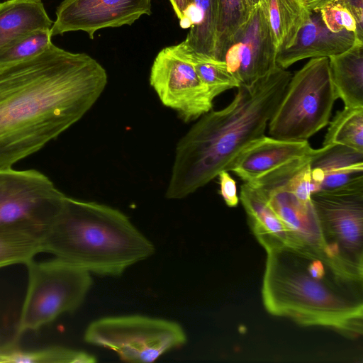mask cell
Here are the masks:
<instances>
[{
  "label": "cell",
  "instance_id": "1",
  "mask_svg": "<svg viewBox=\"0 0 363 363\" xmlns=\"http://www.w3.org/2000/svg\"><path fill=\"white\" fill-rule=\"evenodd\" d=\"M105 69L90 55L53 43L0 69V169H9L77 122L105 87Z\"/></svg>",
  "mask_w": 363,
  "mask_h": 363
},
{
  "label": "cell",
  "instance_id": "2",
  "mask_svg": "<svg viewBox=\"0 0 363 363\" xmlns=\"http://www.w3.org/2000/svg\"><path fill=\"white\" fill-rule=\"evenodd\" d=\"M291 76L277 65L252 84H240L225 108L202 115L177 145L166 197L185 198L230 171L240 152L265 135Z\"/></svg>",
  "mask_w": 363,
  "mask_h": 363
},
{
  "label": "cell",
  "instance_id": "3",
  "mask_svg": "<svg viewBox=\"0 0 363 363\" xmlns=\"http://www.w3.org/2000/svg\"><path fill=\"white\" fill-rule=\"evenodd\" d=\"M262 296L268 313L305 326H323L357 338L363 332L362 281L341 274L302 248H264Z\"/></svg>",
  "mask_w": 363,
  "mask_h": 363
},
{
  "label": "cell",
  "instance_id": "4",
  "mask_svg": "<svg viewBox=\"0 0 363 363\" xmlns=\"http://www.w3.org/2000/svg\"><path fill=\"white\" fill-rule=\"evenodd\" d=\"M43 252L89 272L118 276L150 257L155 247L120 211L65 196L43 233Z\"/></svg>",
  "mask_w": 363,
  "mask_h": 363
},
{
  "label": "cell",
  "instance_id": "5",
  "mask_svg": "<svg viewBox=\"0 0 363 363\" xmlns=\"http://www.w3.org/2000/svg\"><path fill=\"white\" fill-rule=\"evenodd\" d=\"M337 99L328 57L311 58L291 76L268 123L270 137L307 140L329 123Z\"/></svg>",
  "mask_w": 363,
  "mask_h": 363
},
{
  "label": "cell",
  "instance_id": "6",
  "mask_svg": "<svg viewBox=\"0 0 363 363\" xmlns=\"http://www.w3.org/2000/svg\"><path fill=\"white\" fill-rule=\"evenodd\" d=\"M28 288L14 339L75 311L91 285L89 272L59 258L26 264Z\"/></svg>",
  "mask_w": 363,
  "mask_h": 363
},
{
  "label": "cell",
  "instance_id": "7",
  "mask_svg": "<svg viewBox=\"0 0 363 363\" xmlns=\"http://www.w3.org/2000/svg\"><path fill=\"white\" fill-rule=\"evenodd\" d=\"M329 258L352 279L363 278V182L311 194Z\"/></svg>",
  "mask_w": 363,
  "mask_h": 363
},
{
  "label": "cell",
  "instance_id": "8",
  "mask_svg": "<svg viewBox=\"0 0 363 363\" xmlns=\"http://www.w3.org/2000/svg\"><path fill=\"white\" fill-rule=\"evenodd\" d=\"M84 338L132 363L155 362L186 341L185 332L177 323L140 315L97 319L88 325Z\"/></svg>",
  "mask_w": 363,
  "mask_h": 363
},
{
  "label": "cell",
  "instance_id": "9",
  "mask_svg": "<svg viewBox=\"0 0 363 363\" xmlns=\"http://www.w3.org/2000/svg\"><path fill=\"white\" fill-rule=\"evenodd\" d=\"M65 197L36 170L0 169V229L44 232L60 211Z\"/></svg>",
  "mask_w": 363,
  "mask_h": 363
},
{
  "label": "cell",
  "instance_id": "10",
  "mask_svg": "<svg viewBox=\"0 0 363 363\" xmlns=\"http://www.w3.org/2000/svg\"><path fill=\"white\" fill-rule=\"evenodd\" d=\"M150 83L164 106L178 113L185 122L210 111L215 97L199 79L193 64L173 45L162 49L155 57Z\"/></svg>",
  "mask_w": 363,
  "mask_h": 363
},
{
  "label": "cell",
  "instance_id": "11",
  "mask_svg": "<svg viewBox=\"0 0 363 363\" xmlns=\"http://www.w3.org/2000/svg\"><path fill=\"white\" fill-rule=\"evenodd\" d=\"M276 56L267 16L260 3L228 44L223 61L240 85H250L277 66Z\"/></svg>",
  "mask_w": 363,
  "mask_h": 363
},
{
  "label": "cell",
  "instance_id": "12",
  "mask_svg": "<svg viewBox=\"0 0 363 363\" xmlns=\"http://www.w3.org/2000/svg\"><path fill=\"white\" fill-rule=\"evenodd\" d=\"M152 0H63L50 28L52 37L67 32L84 31L90 39L107 28L133 24L152 13Z\"/></svg>",
  "mask_w": 363,
  "mask_h": 363
},
{
  "label": "cell",
  "instance_id": "13",
  "mask_svg": "<svg viewBox=\"0 0 363 363\" xmlns=\"http://www.w3.org/2000/svg\"><path fill=\"white\" fill-rule=\"evenodd\" d=\"M248 184L264 195L269 205L286 225L299 248L315 254L333 264L311 200L301 201L269 174Z\"/></svg>",
  "mask_w": 363,
  "mask_h": 363
},
{
  "label": "cell",
  "instance_id": "14",
  "mask_svg": "<svg viewBox=\"0 0 363 363\" xmlns=\"http://www.w3.org/2000/svg\"><path fill=\"white\" fill-rule=\"evenodd\" d=\"M309 11L292 45L277 53L276 62L279 67L286 69L304 59L328 57L342 53L357 39L352 31H331L325 24L320 10Z\"/></svg>",
  "mask_w": 363,
  "mask_h": 363
},
{
  "label": "cell",
  "instance_id": "15",
  "mask_svg": "<svg viewBox=\"0 0 363 363\" xmlns=\"http://www.w3.org/2000/svg\"><path fill=\"white\" fill-rule=\"evenodd\" d=\"M315 150L308 140H285L264 135L240 152L230 171L245 182L251 183L275 168L310 155Z\"/></svg>",
  "mask_w": 363,
  "mask_h": 363
},
{
  "label": "cell",
  "instance_id": "16",
  "mask_svg": "<svg viewBox=\"0 0 363 363\" xmlns=\"http://www.w3.org/2000/svg\"><path fill=\"white\" fill-rule=\"evenodd\" d=\"M310 168L316 191L363 182V152L340 145L323 146L311 156Z\"/></svg>",
  "mask_w": 363,
  "mask_h": 363
},
{
  "label": "cell",
  "instance_id": "17",
  "mask_svg": "<svg viewBox=\"0 0 363 363\" xmlns=\"http://www.w3.org/2000/svg\"><path fill=\"white\" fill-rule=\"evenodd\" d=\"M239 199L251 230L264 248L279 246L299 248L286 225L257 188L245 182L240 186Z\"/></svg>",
  "mask_w": 363,
  "mask_h": 363
},
{
  "label": "cell",
  "instance_id": "18",
  "mask_svg": "<svg viewBox=\"0 0 363 363\" xmlns=\"http://www.w3.org/2000/svg\"><path fill=\"white\" fill-rule=\"evenodd\" d=\"M52 23L41 0L0 3V49L33 31L50 29Z\"/></svg>",
  "mask_w": 363,
  "mask_h": 363
},
{
  "label": "cell",
  "instance_id": "19",
  "mask_svg": "<svg viewBox=\"0 0 363 363\" xmlns=\"http://www.w3.org/2000/svg\"><path fill=\"white\" fill-rule=\"evenodd\" d=\"M218 0H192L179 18L184 29L189 28L180 43L186 49L215 58Z\"/></svg>",
  "mask_w": 363,
  "mask_h": 363
},
{
  "label": "cell",
  "instance_id": "20",
  "mask_svg": "<svg viewBox=\"0 0 363 363\" xmlns=\"http://www.w3.org/2000/svg\"><path fill=\"white\" fill-rule=\"evenodd\" d=\"M328 60L337 98L346 107H363V40L357 39L348 50Z\"/></svg>",
  "mask_w": 363,
  "mask_h": 363
},
{
  "label": "cell",
  "instance_id": "21",
  "mask_svg": "<svg viewBox=\"0 0 363 363\" xmlns=\"http://www.w3.org/2000/svg\"><path fill=\"white\" fill-rule=\"evenodd\" d=\"M277 53L290 47L307 20L309 11L301 0H262Z\"/></svg>",
  "mask_w": 363,
  "mask_h": 363
},
{
  "label": "cell",
  "instance_id": "22",
  "mask_svg": "<svg viewBox=\"0 0 363 363\" xmlns=\"http://www.w3.org/2000/svg\"><path fill=\"white\" fill-rule=\"evenodd\" d=\"M43 233L27 228L0 229V268L26 264L43 252Z\"/></svg>",
  "mask_w": 363,
  "mask_h": 363
},
{
  "label": "cell",
  "instance_id": "23",
  "mask_svg": "<svg viewBox=\"0 0 363 363\" xmlns=\"http://www.w3.org/2000/svg\"><path fill=\"white\" fill-rule=\"evenodd\" d=\"M96 361V357L91 354L60 346L24 350L18 342L12 340L0 347V362L93 363Z\"/></svg>",
  "mask_w": 363,
  "mask_h": 363
},
{
  "label": "cell",
  "instance_id": "24",
  "mask_svg": "<svg viewBox=\"0 0 363 363\" xmlns=\"http://www.w3.org/2000/svg\"><path fill=\"white\" fill-rule=\"evenodd\" d=\"M173 48L193 64L199 79L214 97L240 86L238 80L228 71L224 61L195 53L182 46L180 43L173 45Z\"/></svg>",
  "mask_w": 363,
  "mask_h": 363
},
{
  "label": "cell",
  "instance_id": "25",
  "mask_svg": "<svg viewBox=\"0 0 363 363\" xmlns=\"http://www.w3.org/2000/svg\"><path fill=\"white\" fill-rule=\"evenodd\" d=\"M344 145L363 152V107H346L329 122L323 146Z\"/></svg>",
  "mask_w": 363,
  "mask_h": 363
},
{
  "label": "cell",
  "instance_id": "26",
  "mask_svg": "<svg viewBox=\"0 0 363 363\" xmlns=\"http://www.w3.org/2000/svg\"><path fill=\"white\" fill-rule=\"evenodd\" d=\"M251 10L247 0H218L215 59L223 61L228 44L247 21Z\"/></svg>",
  "mask_w": 363,
  "mask_h": 363
},
{
  "label": "cell",
  "instance_id": "27",
  "mask_svg": "<svg viewBox=\"0 0 363 363\" xmlns=\"http://www.w3.org/2000/svg\"><path fill=\"white\" fill-rule=\"evenodd\" d=\"M50 29L33 31L0 49V69L31 58L52 43Z\"/></svg>",
  "mask_w": 363,
  "mask_h": 363
},
{
  "label": "cell",
  "instance_id": "28",
  "mask_svg": "<svg viewBox=\"0 0 363 363\" xmlns=\"http://www.w3.org/2000/svg\"><path fill=\"white\" fill-rule=\"evenodd\" d=\"M326 26L333 32L346 30L355 33L357 24L351 13L342 6L332 1L320 9Z\"/></svg>",
  "mask_w": 363,
  "mask_h": 363
},
{
  "label": "cell",
  "instance_id": "29",
  "mask_svg": "<svg viewBox=\"0 0 363 363\" xmlns=\"http://www.w3.org/2000/svg\"><path fill=\"white\" fill-rule=\"evenodd\" d=\"M220 194L229 207H235L238 204L239 197L235 180L227 171L220 172L218 175Z\"/></svg>",
  "mask_w": 363,
  "mask_h": 363
},
{
  "label": "cell",
  "instance_id": "30",
  "mask_svg": "<svg viewBox=\"0 0 363 363\" xmlns=\"http://www.w3.org/2000/svg\"><path fill=\"white\" fill-rule=\"evenodd\" d=\"M346 8L353 16L357 24L356 36L363 40V0H333Z\"/></svg>",
  "mask_w": 363,
  "mask_h": 363
},
{
  "label": "cell",
  "instance_id": "31",
  "mask_svg": "<svg viewBox=\"0 0 363 363\" xmlns=\"http://www.w3.org/2000/svg\"><path fill=\"white\" fill-rule=\"evenodd\" d=\"M192 0H169L174 11L179 19L182 18L184 11Z\"/></svg>",
  "mask_w": 363,
  "mask_h": 363
},
{
  "label": "cell",
  "instance_id": "32",
  "mask_svg": "<svg viewBox=\"0 0 363 363\" xmlns=\"http://www.w3.org/2000/svg\"><path fill=\"white\" fill-rule=\"evenodd\" d=\"M308 11L320 10L333 0H301Z\"/></svg>",
  "mask_w": 363,
  "mask_h": 363
},
{
  "label": "cell",
  "instance_id": "33",
  "mask_svg": "<svg viewBox=\"0 0 363 363\" xmlns=\"http://www.w3.org/2000/svg\"><path fill=\"white\" fill-rule=\"evenodd\" d=\"M248 2V4L251 9L255 7V6L259 4L262 1V0H247Z\"/></svg>",
  "mask_w": 363,
  "mask_h": 363
}]
</instances>
